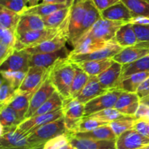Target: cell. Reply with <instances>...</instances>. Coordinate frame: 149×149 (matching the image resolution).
I'll return each mask as SVG.
<instances>
[{
	"mask_svg": "<svg viewBox=\"0 0 149 149\" xmlns=\"http://www.w3.org/2000/svg\"><path fill=\"white\" fill-rule=\"evenodd\" d=\"M126 23L100 19L73 45L70 55L90 53L104 47L109 42L114 40L117 31Z\"/></svg>",
	"mask_w": 149,
	"mask_h": 149,
	"instance_id": "1",
	"label": "cell"
},
{
	"mask_svg": "<svg viewBox=\"0 0 149 149\" xmlns=\"http://www.w3.org/2000/svg\"><path fill=\"white\" fill-rule=\"evenodd\" d=\"M49 77L63 99L71 97V89L75 74L74 63L68 58L61 59L48 68Z\"/></svg>",
	"mask_w": 149,
	"mask_h": 149,
	"instance_id": "2",
	"label": "cell"
},
{
	"mask_svg": "<svg viewBox=\"0 0 149 149\" xmlns=\"http://www.w3.org/2000/svg\"><path fill=\"white\" fill-rule=\"evenodd\" d=\"M70 15L63 22V23L58 28H55V29L45 28V29H40V30L29 31L17 36L15 49L16 50H22V49H27V48L33 47L37 46L43 42L53 39L67 24H68Z\"/></svg>",
	"mask_w": 149,
	"mask_h": 149,
	"instance_id": "3",
	"label": "cell"
},
{
	"mask_svg": "<svg viewBox=\"0 0 149 149\" xmlns=\"http://www.w3.org/2000/svg\"><path fill=\"white\" fill-rule=\"evenodd\" d=\"M67 133L69 132L65 127L64 117L63 116L61 119L49 122L29 134V141L32 147L39 146L45 145L47 142L56 137Z\"/></svg>",
	"mask_w": 149,
	"mask_h": 149,
	"instance_id": "4",
	"label": "cell"
},
{
	"mask_svg": "<svg viewBox=\"0 0 149 149\" xmlns=\"http://www.w3.org/2000/svg\"><path fill=\"white\" fill-rule=\"evenodd\" d=\"M0 149H31L29 135L17 127H4L0 126Z\"/></svg>",
	"mask_w": 149,
	"mask_h": 149,
	"instance_id": "5",
	"label": "cell"
},
{
	"mask_svg": "<svg viewBox=\"0 0 149 149\" xmlns=\"http://www.w3.org/2000/svg\"><path fill=\"white\" fill-rule=\"evenodd\" d=\"M122 92L123 91L119 88L112 89L88 102L85 104L84 117H88L93 113L114 107Z\"/></svg>",
	"mask_w": 149,
	"mask_h": 149,
	"instance_id": "6",
	"label": "cell"
},
{
	"mask_svg": "<svg viewBox=\"0 0 149 149\" xmlns=\"http://www.w3.org/2000/svg\"><path fill=\"white\" fill-rule=\"evenodd\" d=\"M55 92L56 90L49 79V70L47 69L45 80L31 99L30 106H29V111L25 116V119L31 117L32 115L38 110V109L41 107L47 100H49Z\"/></svg>",
	"mask_w": 149,
	"mask_h": 149,
	"instance_id": "7",
	"label": "cell"
},
{
	"mask_svg": "<svg viewBox=\"0 0 149 149\" xmlns=\"http://www.w3.org/2000/svg\"><path fill=\"white\" fill-rule=\"evenodd\" d=\"M122 49L123 48L118 45L113 40L109 42L104 47L94 52L87 54H81V55H70L68 59L74 63L84 62V61L112 59L115 55L121 52Z\"/></svg>",
	"mask_w": 149,
	"mask_h": 149,
	"instance_id": "8",
	"label": "cell"
},
{
	"mask_svg": "<svg viewBox=\"0 0 149 149\" xmlns=\"http://www.w3.org/2000/svg\"><path fill=\"white\" fill-rule=\"evenodd\" d=\"M86 12V0L75 2L71 9L68 24V42L74 45L78 40Z\"/></svg>",
	"mask_w": 149,
	"mask_h": 149,
	"instance_id": "9",
	"label": "cell"
},
{
	"mask_svg": "<svg viewBox=\"0 0 149 149\" xmlns=\"http://www.w3.org/2000/svg\"><path fill=\"white\" fill-rule=\"evenodd\" d=\"M68 24H67L53 39L43 42L37 46L25 49V50L27 51L31 55H34L56 52L65 47H66L65 45L68 42Z\"/></svg>",
	"mask_w": 149,
	"mask_h": 149,
	"instance_id": "10",
	"label": "cell"
},
{
	"mask_svg": "<svg viewBox=\"0 0 149 149\" xmlns=\"http://www.w3.org/2000/svg\"><path fill=\"white\" fill-rule=\"evenodd\" d=\"M63 116V109H61L51 112V113L40 115V116H33V117L25 119L17 126V127L22 132L29 135V134L34 132L41 127L44 126L49 122H54L57 119H61Z\"/></svg>",
	"mask_w": 149,
	"mask_h": 149,
	"instance_id": "11",
	"label": "cell"
},
{
	"mask_svg": "<svg viewBox=\"0 0 149 149\" xmlns=\"http://www.w3.org/2000/svg\"><path fill=\"white\" fill-rule=\"evenodd\" d=\"M31 54L25 49L15 50L14 53L0 65L1 71H20L27 73L30 68Z\"/></svg>",
	"mask_w": 149,
	"mask_h": 149,
	"instance_id": "12",
	"label": "cell"
},
{
	"mask_svg": "<svg viewBox=\"0 0 149 149\" xmlns=\"http://www.w3.org/2000/svg\"><path fill=\"white\" fill-rule=\"evenodd\" d=\"M48 68L42 67H30L26 77L19 88L20 93H35L46 77Z\"/></svg>",
	"mask_w": 149,
	"mask_h": 149,
	"instance_id": "13",
	"label": "cell"
},
{
	"mask_svg": "<svg viewBox=\"0 0 149 149\" xmlns=\"http://www.w3.org/2000/svg\"><path fill=\"white\" fill-rule=\"evenodd\" d=\"M147 145H149V138L134 129L126 131L116 140V149H139Z\"/></svg>",
	"mask_w": 149,
	"mask_h": 149,
	"instance_id": "14",
	"label": "cell"
},
{
	"mask_svg": "<svg viewBox=\"0 0 149 149\" xmlns=\"http://www.w3.org/2000/svg\"><path fill=\"white\" fill-rule=\"evenodd\" d=\"M70 53H71V51L68 50V48L65 47L56 52L31 55L30 61H29L30 67L38 66L49 68L60 60L68 58Z\"/></svg>",
	"mask_w": 149,
	"mask_h": 149,
	"instance_id": "15",
	"label": "cell"
},
{
	"mask_svg": "<svg viewBox=\"0 0 149 149\" xmlns=\"http://www.w3.org/2000/svg\"><path fill=\"white\" fill-rule=\"evenodd\" d=\"M140 104L141 100L137 93L123 91L113 108L125 116H135Z\"/></svg>",
	"mask_w": 149,
	"mask_h": 149,
	"instance_id": "16",
	"label": "cell"
},
{
	"mask_svg": "<svg viewBox=\"0 0 149 149\" xmlns=\"http://www.w3.org/2000/svg\"><path fill=\"white\" fill-rule=\"evenodd\" d=\"M122 65L113 61V64L104 72L97 77L99 82L106 90L117 88L122 74Z\"/></svg>",
	"mask_w": 149,
	"mask_h": 149,
	"instance_id": "17",
	"label": "cell"
},
{
	"mask_svg": "<svg viewBox=\"0 0 149 149\" xmlns=\"http://www.w3.org/2000/svg\"><path fill=\"white\" fill-rule=\"evenodd\" d=\"M149 55V49L140 46L138 44L135 46L123 48L121 52L115 55L112 59L115 62L123 65L131 63L143 57Z\"/></svg>",
	"mask_w": 149,
	"mask_h": 149,
	"instance_id": "18",
	"label": "cell"
},
{
	"mask_svg": "<svg viewBox=\"0 0 149 149\" xmlns=\"http://www.w3.org/2000/svg\"><path fill=\"white\" fill-rule=\"evenodd\" d=\"M108 90H105L99 82L97 77H90L88 82L76 98L81 103L85 105L88 102L104 94Z\"/></svg>",
	"mask_w": 149,
	"mask_h": 149,
	"instance_id": "19",
	"label": "cell"
},
{
	"mask_svg": "<svg viewBox=\"0 0 149 149\" xmlns=\"http://www.w3.org/2000/svg\"><path fill=\"white\" fill-rule=\"evenodd\" d=\"M100 15L104 20L112 21L128 22L133 17L129 9L122 1L102 11Z\"/></svg>",
	"mask_w": 149,
	"mask_h": 149,
	"instance_id": "20",
	"label": "cell"
},
{
	"mask_svg": "<svg viewBox=\"0 0 149 149\" xmlns=\"http://www.w3.org/2000/svg\"><path fill=\"white\" fill-rule=\"evenodd\" d=\"M114 41L122 48L135 46L138 43L133 25L127 22L121 26L115 36Z\"/></svg>",
	"mask_w": 149,
	"mask_h": 149,
	"instance_id": "21",
	"label": "cell"
},
{
	"mask_svg": "<svg viewBox=\"0 0 149 149\" xmlns=\"http://www.w3.org/2000/svg\"><path fill=\"white\" fill-rule=\"evenodd\" d=\"M62 109L65 119L81 121L84 117L85 105L79 101L77 98L70 97L63 99Z\"/></svg>",
	"mask_w": 149,
	"mask_h": 149,
	"instance_id": "22",
	"label": "cell"
},
{
	"mask_svg": "<svg viewBox=\"0 0 149 149\" xmlns=\"http://www.w3.org/2000/svg\"><path fill=\"white\" fill-rule=\"evenodd\" d=\"M70 135L75 138L93 140V141H115L116 140V135L113 132L109 125L100 127L90 132L70 133Z\"/></svg>",
	"mask_w": 149,
	"mask_h": 149,
	"instance_id": "23",
	"label": "cell"
},
{
	"mask_svg": "<svg viewBox=\"0 0 149 149\" xmlns=\"http://www.w3.org/2000/svg\"><path fill=\"white\" fill-rule=\"evenodd\" d=\"M71 145L75 149H116L115 141H93L75 138L70 135Z\"/></svg>",
	"mask_w": 149,
	"mask_h": 149,
	"instance_id": "24",
	"label": "cell"
},
{
	"mask_svg": "<svg viewBox=\"0 0 149 149\" xmlns=\"http://www.w3.org/2000/svg\"><path fill=\"white\" fill-rule=\"evenodd\" d=\"M45 28V23L41 17L35 15H22L16 30L17 36L33 31Z\"/></svg>",
	"mask_w": 149,
	"mask_h": 149,
	"instance_id": "25",
	"label": "cell"
},
{
	"mask_svg": "<svg viewBox=\"0 0 149 149\" xmlns=\"http://www.w3.org/2000/svg\"><path fill=\"white\" fill-rule=\"evenodd\" d=\"M101 18L100 13L95 7L92 0H86V12L78 40Z\"/></svg>",
	"mask_w": 149,
	"mask_h": 149,
	"instance_id": "26",
	"label": "cell"
},
{
	"mask_svg": "<svg viewBox=\"0 0 149 149\" xmlns=\"http://www.w3.org/2000/svg\"><path fill=\"white\" fill-rule=\"evenodd\" d=\"M113 59H104L84 61L76 64H77V65L83 71H85L90 77H97L108 69L113 64Z\"/></svg>",
	"mask_w": 149,
	"mask_h": 149,
	"instance_id": "27",
	"label": "cell"
},
{
	"mask_svg": "<svg viewBox=\"0 0 149 149\" xmlns=\"http://www.w3.org/2000/svg\"><path fill=\"white\" fill-rule=\"evenodd\" d=\"M146 71H149V55L135 62L122 65V74L119 82L133 74Z\"/></svg>",
	"mask_w": 149,
	"mask_h": 149,
	"instance_id": "28",
	"label": "cell"
},
{
	"mask_svg": "<svg viewBox=\"0 0 149 149\" xmlns=\"http://www.w3.org/2000/svg\"><path fill=\"white\" fill-rule=\"evenodd\" d=\"M34 93H20L18 92L17 96L9 104V106L13 108L17 113L22 122L25 119L26 113L29 111L31 99Z\"/></svg>",
	"mask_w": 149,
	"mask_h": 149,
	"instance_id": "29",
	"label": "cell"
},
{
	"mask_svg": "<svg viewBox=\"0 0 149 149\" xmlns=\"http://www.w3.org/2000/svg\"><path fill=\"white\" fill-rule=\"evenodd\" d=\"M148 77L149 71L141 72L133 74V75L130 76V77H127V79L120 81L117 88L120 89L122 91L136 93L138 87Z\"/></svg>",
	"mask_w": 149,
	"mask_h": 149,
	"instance_id": "30",
	"label": "cell"
},
{
	"mask_svg": "<svg viewBox=\"0 0 149 149\" xmlns=\"http://www.w3.org/2000/svg\"><path fill=\"white\" fill-rule=\"evenodd\" d=\"M21 15L18 13L0 6V27L15 32Z\"/></svg>",
	"mask_w": 149,
	"mask_h": 149,
	"instance_id": "31",
	"label": "cell"
},
{
	"mask_svg": "<svg viewBox=\"0 0 149 149\" xmlns=\"http://www.w3.org/2000/svg\"><path fill=\"white\" fill-rule=\"evenodd\" d=\"M73 4H52L40 3L33 7H28L23 15H35L41 17H45L52 14L58 10L68 7Z\"/></svg>",
	"mask_w": 149,
	"mask_h": 149,
	"instance_id": "32",
	"label": "cell"
},
{
	"mask_svg": "<svg viewBox=\"0 0 149 149\" xmlns=\"http://www.w3.org/2000/svg\"><path fill=\"white\" fill-rule=\"evenodd\" d=\"M73 5L58 10L49 15L42 17V18L45 23V28L55 29L61 26L71 14Z\"/></svg>",
	"mask_w": 149,
	"mask_h": 149,
	"instance_id": "33",
	"label": "cell"
},
{
	"mask_svg": "<svg viewBox=\"0 0 149 149\" xmlns=\"http://www.w3.org/2000/svg\"><path fill=\"white\" fill-rule=\"evenodd\" d=\"M74 68H75V74H74V79H73L72 85H71V97L76 98L80 92L83 90L84 86L88 82L90 77L80 67H79L77 64L74 63Z\"/></svg>",
	"mask_w": 149,
	"mask_h": 149,
	"instance_id": "34",
	"label": "cell"
},
{
	"mask_svg": "<svg viewBox=\"0 0 149 149\" xmlns=\"http://www.w3.org/2000/svg\"><path fill=\"white\" fill-rule=\"evenodd\" d=\"M129 9L132 17H149V0H121Z\"/></svg>",
	"mask_w": 149,
	"mask_h": 149,
	"instance_id": "35",
	"label": "cell"
},
{
	"mask_svg": "<svg viewBox=\"0 0 149 149\" xmlns=\"http://www.w3.org/2000/svg\"><path fill=\"white\" fill-rule=\"evenodd\" d=\"M63 99L56 91L49 100H47L41 107L38 109V110L32 115L31 117L46 114L61 109L63 108Z\"/></svg>",
	"mask_w": 149,
	"mask_h": 149,
	"instance_id": "36",
	"label": "cell"
},
{
	"mask_svg": "<svg viewBox=\"0 0 149 149\" xmlns=\"http://www.w3.org/2000/svg\"><path fill=\"white\" fill-rule=\"evenodd\" d=\"M22 122L15 111L10 106L1 107L0 109V126L4 127H17Z\"/></svg>",
	"mask_w": 149,
	"mask_h": 149,
	"instance_id": "37",
	"label": "cell"
},
{
	"mask_svg": "<svg viewBox=\"0 0 149 149\" xmlns=\"http://www.w3.org/2000/svg\"><path fill=\"white\" fill-rule=\"evenodd\" d=\"M135 121L136 119L134 116H126L110 123L109 126L117 138L126 131L133 129Z\"/></svg>",
	"mask_w": 149,
	"mask_h": 149,
	"instance_id": "38",
	"label": "cell"
},
{
	"mask_svg": "<svg viewBox=\"0 0 149 149\" xmlns=\"http://www.w3.org/2000/svg\"><path fill=\"white\" fill-rule=\"evenodd\" d=\"M17 93H18V90L13 89L5 79L1 78V83H0V106H1V108L9 106V104L17 96Z\"/></svg>",
	"mask_w": 149,
	"mask_h": 149,
	"instance_id": "39",
	"label": "cell"
},
{
	"mask_svg": "<svg viewBox=\"0 0 149 149\" xmlns=\"http://www.w3.org/2000/svg\"><path fill=\"white\" fill-rule=\"evenodd\" d=\"M43 149H75L71 143L70 133L64 134L50 140L44 146Z\"/></svg>",
	"mask_w": 149,
	"mask_h": 149,
	"instance_id": "40",
	"label": "cell"
},
{
	"mask_svg": "<svg viewBox=\"0 0 149 149\" xmlns=\"http://www.w3.org/2000/svg\"><path fill=\"white\" fill-rule=\"evenodd\" d=\"M90 117L95 118L96 119L102 121L106 123L110 124L111 122H114V121L117 120V119H121V118L125 117V115L121 113L119 111L115 109L114 108H111V109H105V110L100 111L95 113L90 116Z\"/></svg>",
	"mask_w": 149,
	"mask_h": 149,
	"instance_id": "41",
	"label": "cell"
},
{
	"mask_svg": "<svg viewBox=\"0 0 149 149\" xmlns=\"http://www.w3.org/2000/svg\"><path fill=\"white\" fill-rule=\"evenodd\" d=\"M27 73L20 71H1V78L5 79L13 89L18 90Z\"/></svg>",
	"mask_w": 149,
	"mask_h": 149,
	"instance_id": "42",
	"label": "cell"
},
{
	"mask_svg": "<svg viewBox=\"0 0 149 149\" xmlns=\"http://www.w3.org/2000/svg\"><path fill=\"white\" fill-rule=\"evenodd\" d=\"M108 125H109V124L103 122L102 121L98 120V119H95V118L90 117V116L84 117L79 123L78 130H77V132L76 133H77V132H90V131L97 129V128L100 127Z\"/></svg>",
	"mask_w": 149,
	"mask_h": 149,
	"instance_id": "43",
	"label": "cell"
},
{
	"mask_svg": "<svg viewBox=\"0 0 149 149\" xmlns=\"http://www.w3.org/2000/svg\"><path fill=\"white\" fill-rule=\"evenodd\" d=\"M0 6L18 13L20 15L28 8V4L24 0H0Z\"/></svg>",
	"mask_w": 149,
	"mask_h": 149,
	"instance_id": "44",
	"label": "cell"
},
{
	"mask_svg": "<svg viewBox=\"0 0 149 149\" xmlns=\"http://www.w3.org/2000/svg\"><path fill=\"white\" fill-rule=\"evenodd\" d=\"M17 42V34L15 32L9 29L0 27V44L15 48Z\"/></svg>",
	"mask_w": 149,
	"mask_h": 149,
	"instance_id": "45",
	"label": "cell"
},
{
	"mask_svg": "<svg viewBox=\"0 0 149 149\" xmlns=\"http://www.w3.org/2000/svg\"><path fill=\"white\" fill-rule=\"evenodd\" d=\"M134 30L136 33L138 42H148L149 43V25H133Z\"/></svg>",
	"mask_w": 149,
	"mask_h": 149,
	"instance_id": "46",
	"label": "cell"
},
{
	"mask_svg": "<svg viewBox=\"0 0 149 149\" xmlns=\"http://www.w3.org/2000/svg\"><path fill=\"white\" fill-rule=\"evenodd\" d=\"M136 93L141 100V103L149 104V77L141 84Z\"/></svg>",
	"mask_w": 149,
	"mask_h": 149,
	"instance_id": "47",
	"label": "cell"
},
{
	"mask_svg": "<svg viewBox=\"0 0 149 149\" xmlns=\"http://www.w3.org/2000/svg\"><path fill=\"white\" fill-rule=\"evenodd\" d=\"M133 129L143 136L149 138V123L147 121L136 119Z\"/></svg>",
	"mask_w": 149,
	"mask_h": 149,
	"instance_id": "48",
	"label": "cell"
},
{
	"mask_svg": "<svg viewBox=\"0 0 149 149\" xmlns=\"http://www.w3.org/2000/svg\"><path fill=\"white\" fill-rule=\"evenodd\" d=\"M92 1L97 10L101 13L102 11L109 8L111 6L119 3L121 0H92Z\"/></svg>",
	"mask_w": 149,
	"mask_h": 149,
	"instance_id": "49",
	"label": "cell"
},
{
	"mask_svg": "<svg viewBox=\"0 0 149 149\" xmlns=\"http://www.w3.org/2000/svg\"><path fill=\"white\" fill-rule=\"evenodd\" d=\"M134 117L136 119L148 121L149 120V104L141 103L138 111Z\"/></svg>",
	"mask_w": 149,
	"mask_h": 149,
	"instance_id": "50",
	"label": "cell"
},
{
	"mask_svg": "<svg viewBox=\"0 0 149 149\" xmlns=\"http://www.w3.org/2000/svg\"><path fill=\"white\" fill-rule=\"evenodd\" d=\"M15 50V48L0 44V65L2 64L7 58H10Z\"/></svg>",
	"mask_w": 149,
	"mask_h": 149,
	"instance_id": "51",
	"label": "cell"
},
{
	"mask_svg": "<svg viewBox=\"0 0 149 149\" xmlns=\"http://www.w3.org/2000/svg\"><path fill=\"white\" fill-rule=\"evenodd\" d=\"M127 23L132 25H141V26H148L149 17H132Z\"/></svg>",
	"mask_w": 149,
	"mask_h": 149,
	"instance_id": "52",
	"label": "cell"
},
{
	"mask_svg": "<svg viewBox=\"0 0 149 149\" xmlns=\"http://www.w3.org/2000/svg\"><path fill=\"white\" fill-rule=\"evenodd\" d=\"M76 0H42L44 4H73Z\"/></svg>",
	"mask_w": 149,
	"mask_h": 149,
	"instance_id": "53",
	"label": "cell"
},
{
	"mask_svg": "<svg viewBox=\"0 0 149 149\" xmlns=\"http://www.w3.org/2000/svg\"><path fill=\"white\" fill-rule=\"evenodd\" d=\"M39 1H40V0H28V6L29 7H33V6L40 4Z\"/></svg>",
	"mask_w": 149,
	"mask_h": 149,
	"instance_id": "54",
	"label": "cell"
},
{
	"mask_svg": "<svg viewBox=\"0 0 149 149\" xmlns=\"http://www.w3.org/2000/svg\"><path fill=\"white\" fill-rule=\"evenodd\" d=\"M44 146H45V145H42V146H39L33 147V148H32L31 149H43L44 148Z\"/></svg>",
	"mask_w": 149,
	"mask_h": 149,
	"instance_id": "55",
	"label": "cell"
},
{
	"mask_svg": "<svg viewBox=\"0 0 149 149\" xmlns=\"http://www.w3.org/2000/svg\"><path fill=\"white\" fill-rule=\"evenodd\" d=\"M139 149H149V145L143 147V148H139Z\"/></svg>",
	"mask_w": 149,
	"mask_h": 149,
	"instance_id": "56",
	"label": "cell"
},
{
	"mask_svg": "<svg viewBox=\"0 0 149 149\" xmlns=\"http://www.w3.org/2000/svg\"><path fill=\"white\" fill-rule=\"evenodd\" d=\"M24 1H26V3H27V4H28V0H24Z\"/></svg>",
	"mask_w": 149,
	"mask_h": 149,
	"instance_id": "57",
	"label": "cell"
},
{
	"mask_svg": "<svg viewBox=\"0 0 149 149\" xmlns=\"http://www.w3.org/2000/svg\"><path fill=\"white\" fill-rule=\"evenodd\" d=\"M147 122H148V123H149V120H148V121H147Z\"/></svg>",
	"mask_w": 149,
	"mask_h": 149,
	"instance_id": "58",
	"label": "cell"
}]
</instances>
